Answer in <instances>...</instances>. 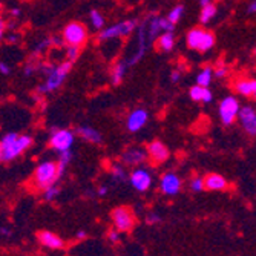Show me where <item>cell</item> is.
I'll return each instance as SVG.
<instances>
[{
	"label": "cell",
	"instance_id": "44",
	"mask_svg": "<svg viewBox=\"0 0 256 256\" xmlns=\"http://www.w3.org/2000/svg\"><path fill=\"white\" fill-rule=\"evenodd\" d=\"M0 30H5V22L0 18Z\"/></svg>",
	"mask_w": 256,
	"mask_h": 256
},
{
	"label": "cell",
	"instance_id": "29",
	"mask_svg": "<svg viewBox=\"0 0 256 256\" xmlns=\"http://www.w3.org/2000/svg\"><path fill=\"white\" fill-rule=\"evenodd\" d=\"M80 57V48H77V46H68V50H66V58L68 62H77V58Z\"/></svg>",
	"mask_w": 256,
	"mask_h": 256
},
{
	"label": "cell",
	"instance_id": "30",
	"mask_svg": "<svg viewBox=\"0 0 256 256\" xmlns=\"http://www.w3.org/2000/svg\"><path fill=\"white\" fill-rule=\"evenodd\" d=\"M190 189L194 192H202L204 190V182H202V178L201 176H195L190 181Z\"/></svg>",
	"mask_w": 256,
	"mask_h": 256
},
{
	"label": "cell",
	"instance_id": "20",
	"mask_svg": "<svg viewBox=\"0 0 256 256\" xmlns=\"http://www.w3.org/2000/svg\"><path fill=\"white\" fill-rule=\"evenodd\" d=\"M189 96L194 102H200V103H210L214 100V94L208 88H202V86H194L189 90Z\"/></svg>",
	"mask_w": 256,
	"mask_h": 256
},
{
	"label": "cell",
	"instance_id": "36",
	"mask_svg": "<svg viewBox=\"0 0 256 256\" xmlns=\"http://www.w3.org/2000/svg\"><path fill=\"white\" fill-rule=\"evenodd\" d=\"M214 74L216 76V77H220V78H222V77H226L227 74H228V69L226 68V66H220L216 71H214Z\"/></svg>",
	"mask_w": 256,
	"mask_h": 256
},
{
	"label": "cell",
	"instance_id": "22",
	"mask_svg": "<svg viewBox=\"0 0 256 256\" xmlns=\"http://www.w3.org/2000/svg\"><path fill=\"white\" fill-rule=\"evenodd\" d=\"M174 44H175L174 32H161L156 37V48H158V51L170 52L174 50Z\"/></svg>",
	"mask_w": 256,
	"mask_h": 256
},
{
	"label": "cell",
	"instance_id": "5",
	"mask_svg": "<svg viewBox=\"0 0 256 256\" xmlns=\"http://www.w3.org/2000/svg\"><path fill=\"white\" fill-rule=\"evenodd\" d=\"M88 30L83 25L82 22H71L64 26L63 32H62V38L64 42V44L68 46H77V48H82V46L86 44L88 42Z\"/></svg>",
	"mask_w": 256,
	"mask_h": 256
},
{
	"label": "cell",
	"instance_id": "39",
	"mask_svg": "<svg viewBox=\"0 0 256 256\" xmlns=\"http://www.w3.org/2000/svg\"><path fill=\"white\" fill-rule=\"evenodd\" d=\"M254 11H256V2H254V0H252L250 5L247 6V12L248 14H254Z\"/></svg>",
	"mask_w": 256,
	"mask_h": 256
},
{
	"label": "cell",
	"instance_id": "23",
	"mask_svg": "<svg viewBox=\"0 0 256 256\" xmlns=\"http://www.w3.org/2000/svg\"><path fill=\"white\" fill-rule=\"evenodd\" d=\"M212 77H214V69L210 66H206V68L201 69L198 77H196V84L202 86V88H207L212 82Z\"/></svg>",
	"mask_w": 256,
	"mask_h": 256
},
{
	"label": "cell",
	"instance_id": "42",
	"mask_svg": "<svg viewBox=\"0 0 256 256\" xmlns=\"http://www.w3.org/2000/svg\"><path fill=\"white\" fill-rule=\"evenodd\" d=\"M0 235H5V236H10V228H0Z\"/></svg>",
	"mask_w": 256,
	"mask_h": 256
},
{
	"label": "cell",
	"instance_id": "2",
	"mask_svg": "<svg viewBox=\"0 0 256 256\" xmlns=\"http://www.w3.org/2000/svg\"><path fill=\"white\" fill-rule=\"evenodd\" d=\"M63 174L64 172L60 170L57 166V161H43L34 170L31 186L34 188V190L43 192L44 189H48L50 186L57 184L62 180Z\"/></svg>",
	"mask_w": 256,
	"mask_h": 256
},
{
	"label": "cell",
	"instance_id": "10",
	"mask_svg": "<svg viewBox=\"0 0 256 256\" xmlns=\"http://www.w3.org/2000/svg\"><path fill=\"white\" fill-rule=\"evenodd\" d=\"M146 154H148V160L155 166L166 162L169 160V156H170V152H169L168 146L162 142H160V140H154L152 143L148 144Z\"/></svg>",
	"mask_w": 256,
	"mask_h": 256
},
{
	"label": "cell",
	"instance_id": "7",
	"mask_svg": "<svg viewBox=\"0 0 256 256\" xmlns=\"http://www.w3.org/2000/svg\"><path fill=\"white\" fill-rule=\"evenodd\" d=\"M76 135L72 130L69 129H51V138H50V146L57 150V152H63V150H71L72 144H74Z\"/></svg>",
	"mask_w": 256,
	"mask_h": 256
},
{
	"label": "cell",
	"instance_id": "47",
	"mask_svg": "<svg viewBox=\"0 0 256 256\" xmlns=\"http://www.w3.org/2000/svg\"><path fill=\"white\" fill-rule=\"evenodd\" d=\"M0 11H2V4H0Z\"/></svg>",
	"mask_w": 256,
	"mask_h": 256
},
{
	"label": "cell",
	"instance_id": "24",
	"mask_svg": "<svg viewBox=\"0 0 256 256\" xmlns=\"http://www.w3.org/2000/svg\"><path fill=\"white\" fill-rule=\"evenodd\" d=\"M215 16H216V6H215V4H207V5L202 6V10L200 12V22L202 23V25H207V23L210 22Z\"/></svg>",
	"mask_w": 256,
	"mask_h": 256
},
{
	"label": "cell",
	"instance_id": "40",
	"mask_svg": "<svg viewBox=\"0 0 256 256\" xmlns=\"http://www.w3.org/2000/svg\"><path fill=\"white\" fill-rule=\"evenodd\" d=\"M170 80H172V82H178V80H180V72H178V71H174L172 76H170Z\"/></svg>",
	"mask_w": 256,
	"mask_h": 256
},
{
	"label": "cell",
	"instance_id": "12",
	"mask_svg": "<svg viewBox=\"0 0 256 256\" xmlns=\"http://www.w3.org/2000/svg\"><path fill=\"white\" fill-rule=\"evenodd\" d=\"M129 180H130L132 188L135 190H138V192H146V190L150 189V186H152V175L143 168L134 169Z\"/></svg>",
	"mask_w": 256,
	"mask_h": 256
},
{
	"label": "cell",
	"instance_id": "46",
	"mask_svg": "<svg viewBox=\"0 0 256 256\" xmlns=\"http://www.w3.org/2000/svg\"><path fill=\"white\" fill-rule=\"evenodd\" d=\"M18 14H20V11H18V10H14V11H12V16H18Z\"/></svg>",
	"mask_w": 256,
	"mask_h": 256
},
{
	"label": "cell",
	"instance_id": "37",
	"mask_svg": "<svg viewBox=\"0 0 256 256\" xmlns=\"http://www.w3.org/2000/svg\"><path fill=\"white\" fill-rule=\"evenodd\" d=\"M0 72H2L4 76H10V74H11V68H10L6 63L0 62Z\"/></svg>",
	"mask_w": 256,
	"mask_h": 256
},
{
	"label": "cell",
	"instance_id": "8",
	"mask_svg": "<svg viewBox=\"0 0 256 256\" xmlns=\"http://www.w3.org/2000/svg\"><path fill=\"white\" fill-rule=\"evenodd\" d=\"M138 25V22L130 18V20H123L120 23H117V25H114V26H109V28H104L102 32H100V40L102 42H106V40H112L115 37H128L130 36L135 28Z\"/></svg>",
	"mask_w": 256,
	"mask_h": 256
},
{
	"label": "cell",
	"instance_id": "26",
	"mask_svg": "<svg viewBox=\"0 0 256 256\" xmlns=\"http://www.w3.org/2000/svg\"><path fill=\"white\" fill-rule=\"evenodd\" d=\"M110 175H112L114 181L122 182V181L126 180V169H124L122 164H114V166L110 168Z\"/></svg>",
	"mask_w": 256,
	"mask_h": 256
},
{
	"label": "cell",
	"instance_id": "4",
	"mask_svg": "<svg viewBox=\"0 0 256 256\" xmlns=\"http://www.w3.org/2000/svg\"><path fill=\"white\" fill-rule=\"evenodd\" d=\"M71 69H72L71 62H63L58 66H54L52 71L48 74L46 82L42 86H38L37 92H38V94H48V92H52V90L58 89L62 86V83L64 82V78L68 77V74L71 72Z\"/></svg>",
	"mask_w": 256,
	"mask_h": 256
},
{
	"label": "cell",
	"instance_id": "34",
	"mask_svg": "<svg viewBox=\"0 0 256 256\" xmlns=\"http://www.w3.org/2000/svg\"><path fill=\"white\" fill-rule=\"evenodd\" d=\"M38 68H40V64H37L34 62H30L26 64V68H25V76H32L36 71H38Z\"/></svg>",
	"mask_w": 256,
	"mask_h": 256
},
{
	"label": "cell",
	"instance_id": "6",
	"mask_svg": "<svg viewBox=\"0 0 256 256\" xmlns=\"http://www.w3.org/2000/svg\"><path fill=\"white\" fill-rule=\"evenodd\" d=\"M110 220H112L115 230L126 232V234L128 232H132L136 224V216L132 208L128 206H120L117 208H114L110 214Z\"/></svg>",
	"mask_w": 256,
	"mask_h": 256
},
{
	"label": "cell",
	"instance_id": "11",
	"mask_svg": "<svg viewBox=\"0 0 256 256\" xmlns=\"http://www.w3.org/2000/svg\"><path fill=\"white\" fill-rule=\"evenodd\" d=\"M181 186H182L181 178L174 172H168L160 178V190L168 196H174L180 194Z\"/></svg>",
	"mask_w": 256,
	"mask_h": 256
},
{
	"label": "cell",
	"instance_id": "9",
	"mask_svg": "<svg viewBox=\"0 0 256 256\" xmlns=\"http://www.w3.org/2000/svg\"><path fill=\"white\" fill-rule=\"evenodd\" d=\"M240 102L236 97L234 96H228L226 97L221 103H220V118L224 126H232L235 123L236 117H238V112H240Z\"/></svg>",
	"mask_w": 256,
	"mask_h": 256
},
{
	"label": "cell",
	"instance_id": "1",
	"mask_svg": "<svg viewBox=\"0 0 256 256\" xmlns=\"http://www.w3.org/2000/svg\"><path fill=\"white\" fill-rule=\"evenodd\" d=\"M31 135H20L16 132L6 134L0 140V162H10L18 158L26 149L32 146Z\"/></svg>",
	"mask_w": 256,
	"mask_h": 256
},
{
	"label": "cell",
	"instance_id": "16",
	"mask_svg": "<svg viewBox=\"0 0 256 256\" xmlns=\"http://www.w3.org/2000/svg\"><path fill=\"white\" fill-rule=\"evenodd\" d=\"M37 240L46 248H51V250H62V248H64V241L57 234H52V232H50V230L37 232Z\"/></svg>",
	"mask_w": 256,
	"mask_h": 256
},
{
	"label": "cell",
	"instance_id": "33",
	"mask_svg": "<svg viewBox=\"0 0 256 256\" xmlns=\"http://www.w3.org/2000/svg\"><path fill=\"white\" fill-rule=\"evenodd\" d=\"M108 238L110 242H120V232L115 230V228H110L108 232Z\"/></svg>",
	"mask_w": 256,
	"mask_h": 256
},
{
	"label": "cell",
	"instance_id": "17",
	"mask_svg": "<svg viewBox=\"0 0 256 256\" xmlns=\"http://www.w3.org/2000/svg\"><path fill=\"white\" fill-rule=\"evenodd\" d=\"M148 118L149 115L144 109H135L129 114L128 117V122H126V126H128V130L130 132H138L140 129H143L148 123Z\"/></svg>",
	"mask_w": 256,
	"mask_h": 256
},
{
	"label": "cell",
	"instance_id": "18",
	"mask_svg": "<svg viewBox=\"0 0 256 256\" xmlns=\"http://www.w3.org/2000/svg\"><path fill=\"white\" fill-rule=\"evenodd\" d=\"M204 182V189L212 190V192H222L228 188L227 180L220 175V174H208L202 178Z\"/></svg>",
	"mask_w": 256,
	"mask_h": 256
},
{
	"label": "cell",
	"instance_id": "21",
	"mask_svg": "<svg viewBox=\"0 0 256 256\" xmlns=\"http://www.w3.org/2000/svg\"><path fill=\"white\" fill-rule=\"evenodd\" d=\"M128 66L129 64L126 62L120 60L110 68V82H112L114 86H118L123 82V78L126 76V71H128Z\"/></svg>",
	"mask_w": 256,
	"mask_h": 256
},
{
	"label": "cell",
	"instance_id": "45",
	"mask_svg": "<svg viewBox=\"0 0 256 256\" xmlns=\"http://www.w3.org/2000/svg\"><path fill=\"white\" fill-rule=\"evenodd\" d=\"M4 40V30H0V42Z\"/></svg>",
	"mask_w": 256,
	"mask_h": 256
},
{
	"label": "cell",
	"instance_id": "27",
	"mask_svg": "<svg viewBox=\"0 0 256 256\" xmlns=\"http://www.w3.org/2000/svg\"><path fill=\"white\" fill-rule=\"evenodd\" d=\"M58 194H60V188L57 184H52V186H50L48 189L43 190V198L46 201H52V200H56L58 196Z\"/></svg>",
	"mask_w": 256,
	"mask_h": 256
},
{
	"label": "cell",
	"instance_id": "38",
	"mask_svg": "<svg viewBox=\"0 0 256 256\" xmlns=\"http://www.w3.org/2000/svg\"><path fill=\"white\" fill-rule=\"evenodd\" d=\"M108 192H109V188H108V186H100L97 194H98V196H106Z\"/></svg>",
	"mask_w": 256,
	"mask_h": 256
},
{
	"label": "cell",
	"instance_id": "14",
	"mask_svg": "<svg viewBox=\"0 0 256 256\" xmlns=\"http://www.w3.org/2000/svg\"><path fill=\"white\" fill-rule=\"evenodd\" d=\"M122 161L126 166H142L148 161L144 148H129L122 154Z\"/></svg>",
	"mask_w": 256,
	"mask_h": 256
},
{
	"label": "cell",
	"instance_id": "28",
	"mask_svg": "<svg viewBox=\"0 0 256 256\" xmlns=\"http://www.w3.org/2000/svg\"><path fill=\"white\" fill-rule=\"evenodd\" d=\"M182 12H184V6H182V5H178V6H175V8L169 12L168 20L172 23V25H176V23L180 22V18H181V16H182Z\"/></svg>",
	"mask_w": 256,
	"mask_h": 256
},
{
	"label": "cell",
	"instance_id": "32",
	"mask_svg": "<svg viewBox=\"0 0 256 256\" xmlns=\"http://www.w3.org/2000/svg\"><path fill=\"white\" fill-rule=\"evenodd\" d=\"M51 38H44V40H42L37 46H36V54H42V52H44L46 50H50L51 48Z\"/></svg>",
	"mask_w": 256,
	"mask_h": 256
},
{
	"label": "cell",
	"instance_id": "41",
	"mask_svg": "<svg viewBox=\"0 0 256 256\" xmlns=\"http://www.w3.org/2000/svg\"><path fill=\"white\" fill-rule=\"evenodd\" d=\"M86 236H88V235H86V232H84V230H80L78 234H77V240H84Z\"/></svg>",
	"mask_w": 256,
	"mask_h": 256
},
{
	"label": "cell",
	"instance_id": "19",
	"mask_svg": "<svg viewBox=\"0 0 256 256\" xmlns=\"http://www.w3.org/2000/svg\"><path fill=\"white\" fill-rule=\"evenodd\" d=\"M76 132H77V135H78L80 138H83L84 142H88V143H92V144H100V143L103 142L102 134H100L97 129L90 128V126H78Z\"/></svg>",
	"mask_w": 256,
	"mask_h": 256
},
{
	"label": "cell",
	"instance_id": "35",
	"mask_svg": "<svg viewBox=\"0 0 256 256\" xmlns=\"http://www.w3.org/2000/svg\"><path fill=\"white\" fill-rule=\"evenodd\" d=\"M161 221V216L156 214V212H150L148 216H146V222L148 224H158Z\"/></svg>",
	"mask_w": 256,
	"mask_h": 256
},
{
	"label": "cell",
	"instance_id": "15",
	"mask_svg": "<svg viewBox=\"0 0 256 256\" xmlns=\"http://www.w3.org/2000/svg\"><path fill=\"white\" fill-rule=\"evenodd\" d=\"M234 89L242 97L254 98L256 97V80L252 77H238L234 82Z\"/></svg>",
	"mask_w": 256,
	"mask_h": 256
},
{
	"label": "cell",
	"instance_id": "13",
	"mask_svg": "<svg viewBox=\"0 0 256 256\" xmlns=\"http://www.w3.org/2000/svg\"><path fill=\"white\" fill-rule=\"evenodd\" d=\"M238 118H240V122H241L242 129H244L248 135H252V136L256 135V112H254V108H252V106L240 108Z\"/></svg>",
	"mask_w": 256,
	"mask_h": 256
},
{
	"label": "cell",
	"instance_id": "25",
	"mask_svg": "<svg viewBox=\"0 0 256 256\" xmlns=\"http://www.w3.org/2000/svg\"><path fill=\"white\" fill-rule=\"evenodd\" d=\"M89 17H90L92 26H94L96 30H103V26H104V17L102 16V12H98L97 10H92Z\"/></svg>",
	"mask_w": 256,
	"mask_h": 256
},
{
	"label": "cell",
	"instance_id": "3",
	"mask_svg": "<svg viewBox=\"0 0 256 256\" xmlns=\"http://www.w3.org/2000/svg\"><path fill=\"white\" fill-rule=\"evenodd\" d=\"M186 42H188V46L190 50L206 52L215 46V34L204 28H194L186 36Z\"/></svg>",
	"mask_w": 256,
	"mask_h": 256
},
{
	"label": "cell",
	"instance_id": "43",
	"mask_svg": "<svg viewBox=\"0 0 256 256\" xmlns=\"http://www.w3.org/2000/svg\"><path fill=\"white\" fill-rule=\"evenodd\" d=\"M215 0H200V5L201 6H204V5H207V4H214Z\"/></svg>",
	"mask_w": 256,
	"mask_h": 256
},
{
	"label": "cell",
	"instance_id": "31",
	"mask_svg": "<svg viewBox=\"0 0 256 256\" xmlns=\"http://www.w3.org/2000/svg\"><path fill=\"white\" fill-rule=\"evenodd\" d=\"M160 28H161V32H174L175 25H172L168 18H161L160 17Z\"/></svg>",
	"mask_w": 256,
	"mask_h": 256
}]
</instances>
